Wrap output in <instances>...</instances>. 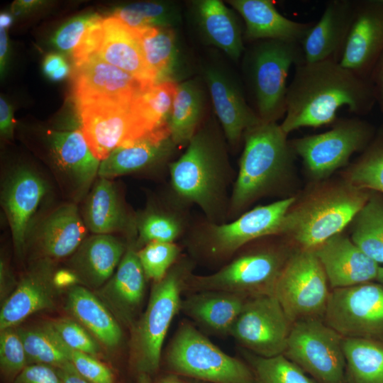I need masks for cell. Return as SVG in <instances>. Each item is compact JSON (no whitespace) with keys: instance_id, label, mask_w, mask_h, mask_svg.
I'll use <instances>...</instances> for the list:
<instances>
[{"instance_id":"6da1fadb","label":"cell","mask_w":383,"mask_h":383,"mask_svg":"<svg viewBox=\"0 0 383 383\" xmlns=\"http://www.w3.org/2000/svg\"><path fill=\"white\" fill-rule=\"evenodd\" d=\"M377 104L370 79L335 60L301 62L288 86L286 110L280 126L288 135L303 127L333 123L344 106L356 115L370 113Z\"/></svg>"},{"instance_id":"7a4b0ae2","label":"cell","mask_w":383,"mask_h":383,"mask_svg":"<svg viewBox=\"0 0 383 383\" xmlns=\"http://www.w3.org/2000/svg\"><path fill=\"white\" fill-rule=\"evenodd\" d=\"M226 139L213 123L200 126L185 152L168 165L171 193L187 206L196 205L209 221L226 222L233 170Z\"/></svg>"},{"instance_id":"3957f363","label":"cell","mask_w":383,"mask_h":383,"mask_svg":"<svg viewBox=\"0 0 383 383\" xmlns=\"http://www.w3.org/2000/svg\"><path fill=\"white\" fill-rule=\"evenodd\" d=\"M277 122L261 121L244 134V148L230 195L228 218L244 213L270 192L285 173L293 149Z\"/></svg>"},{"instance_id":"277c9868","label":"cell","mask_w":383,"mask_h":383,"mask_svg":"<svg viewBox=\"0 0 383 383\" xmlns=\"http://www.w3.org/2000/svg\"><path fill=\"white\" fill-rule=\"evenodd\" d=\"M370 196V191L348 184L321 190L290 209L279 235L289 236L301 250H314L340 234Z\"/></svg>"},{"instance_id":"5b68a950","label":"cell","mask_w":383,"mask_h":383,"mask_svg":"<svg viewBox=\"0 0 383 383\" xmlns=\"http://www.w3.org/2000/svg\"><path fill=\"white\" fill-rule=\"evenodd\" d=\"M253 43L245 53L243 66L255 112L264 122H277L285 114L289 70L304 62L301 45L279 40Z\"/></svg>"},{"instance_id":"8992f818","label":"cell","mask_w":383,"mask_h":383,"mask_svg":"<svg viewBox=\"0 0 383 383\" xmlns=\"http://www.w3.org/2000/svg\"><path fill=\"white\" fill-rule=\"evenodd\" d=\"M192 266L186 258L179 259L154 284L147 308L133 327L132 358L139 373L150 374L159 367L162 344L172 319L181 309V293Z\"/></svg>"},{"instance_id":"52a82bcc","label":"cell","mask_w":383,"mask_h":383,"mask_svg":"<svg viewBox=\"0 0 383 383\" xmlns=\"http://www.w3.org/2000/svg\"><path fill=\"white\" fill-rule=\"evenodd\" d=\"M294 201L290 197L257 206L229 222L217 223L204 219L190 226L188 240L195 249L212 259L231 257L254 240L279 235Z\"/></svg>"},{"instance_id":"ba28073f","label":"cell","mask_w":383,"mask_h":383,"mask_svg":"<svg viewBox=\"0 0 383 383\" xmlns=\"http://www.w3.org/2000/svg\"><path fill=\"white\" fill-rule=\"evenodd\" d=\"M174 372L212 383H255L252 371L188 322L180 324L166 355Z\"/></svg>"},{"instance_id":"9c48e42d","label":"cell","mask_w":383,"mask_h":383,"mask_svg":"<svg viewBox=\"0 0 383 383\" xmlns=\"http://www.w3.org/2000/svg\"><path fill=\"white\" fill-rule=\"evenodd\" d=\"M140 95L125 100L77 104L82 133L99 160L106 159L116 148L130 144L154 131L143 114Z\"/></svg>"},{"instance_id":"30bf717a","label":"cell","mask_w":383,"mask_h":383,"mask_svg":"<svg viewBox=\"0 0 383 383\" xmlns=\"http://www.w3.org/2000/svg\"><path fill=\"white\" fill-rule=\"evenodd\" d=\"M289 257L284 250L274 247L247 252L212 274L190 273L184 289L226 292L248 298L274 294L275 284Z\"/></svg>"},{"instance_id":"8fae6325","label":"cell","mask_w":383,"mask_h":383,"mask_svg":"<svg viewBox=\"0 0 383 383\" xmlns=\"http://www.w3.org/2000/svg\"><path fill=\"white\" fill-rule=\"evenodd\" d=\"M328 286L314 250L300 249L288 257L274 295L292 324L309 318L323 320L330 295Z\"/></svg>"},{"instance_id":"7c38bea8","label":"cell","mask_w":383,"mask_h":383,"mask_svg":"<svg viewBox=\"0 0 383 383\" xmlns=\"http://www.w3.org/2000/svg\"><path fill=\"white\" fill-rule=\"evenodd\" d=\"M283 354L318 383H348L343 337L323 319L294 323Z\"/></svg>"},{"instance_id":"4fadbf2b","label":"cell","mask_w":383,"mask_h":383,"mask_svg":"<svg viewBox=\"0 0 383 383\" xmlns=\"http://www.w3.org/2000/svg\"><path fill=\"white\" fill-rule=\"evenodd\" d=\"M324 133L294 139L290 145L316 178H323L345 165L355 152L365 150L374 135V128L358 118L335 121Z\"/></svg>"},{"instance_id":"5bb4252c","label":"cell","mask_w":383,"mask_h":383,"mask_svg":"<svg viewBox=\"0 0 383 383\" xmlns=\"http://www.w3.org/2000/svg\"><path fill=\"white\" fill-rule=\"evenodd\" d=\"M323 321L343 338L383 340V284L332 289Z\"/></svg>"},{"instance_id":"9a60e30c","label":"cell","mask_w":383,"mask_h":383,"mask_svg":"<svg viewBox=\"0 0 383 383\" xmlns=\"http://www.w3.org/2000/svg\"><path fill=\"white\" fill-rule=\"evenodd\" d=\"M292 323L274 294L249 297L229 334L261 357L283 354Z\"/></svg>"},{"instance_id":"2e32d148","label":"cell","mask_w":383,"mask_h":383,"mask_svg":"<svg viewBox=\"0 0 383 383\" xmlns=\"http://www.w3.org/2000/svg\"><path fill=\"white\" fill-rule=\"evenodd\" d=\"M52 165L60 184L74 201L88 195L101 161L93 155L82 129L48 131Z\"/></svg>"},{"instance_id":"e0dca14e","label":"cell","mask_w":383,"mask_h":383,"mask_svg":"<svg viewBox=\"0 0 383 383\" xmlns=\"http://www.w3.org/2000/svg\"><path fill=\"white\" fill-rule=\"evenodd\" d=\"M48 191V184L42 175L26 166L14 168L4 180L1 202L19 256L26 251L34 216Z\"/></svg>"},{"instance_id":"ac0fdd59","label":"cell","mask_w":383,"mask_h":383,"mask_svg":"<svg viewBox=\"0 0 383 383\" xmlns=\"http://www.w3.org/2000/svg\"><path fill=\"white\" fill-rule=\"evenodd\" d=\"M203 77L223 135L229 145L237 146L246 131L262 121L248 104L236 77L217 62L206 64Z\"/></svg>"},{"instance_id":"d6986e66","label":"cell","mask_w":383,"mask_h":383,"mask_svg":"<svg viewBox=\"0 0 383 383\" xmlns=\"http://www.w3.org/2000/svg\"><path fill=\"white\" fill-rule=\"evenodd\" d=\"M383 51V0L355 1L351 26L338 62L370 79Z\"/></svg>"},{"instance_id":"ffe728a7","label":"cell","mask_w":383,"mask_h":383,"mask_svg":"<svg viewBox=\"0 0 383 383\" xmlns=\"http://www.w3.org/2000/svg\"><path fill=\"white\" fill-rule=\"evenodd\" d=\"M87 230L76 204H62L32 226L26 250L31 248L38 260L65 258L86 239Z\"/></svg>"},{"instance_id":"44dd1931","label":"cell","mask_w":383,"mask_h":383,"mask_svg":"<svg viewBox=\"0 0 383 383\" xmlns=\"http://www.w3.org/2000/svg\"><path fill=\"white\" fill-rule=\"evenodd\" d=\"M154 84L96 56L75 67L74 94L77 104L130 99L140 95Z\"/></svg>"},{"instance_id":"7402d4cb","label":"cell","mask_w":383,"mask_h":383,"mask_svg":"<svg viewBox=\"0 0 383 383\" xmlns=\"http://www.w3.org/2000/svg\"><path fill=\"white\" fill-rule=\"evenodd\" d=\"M54 261L37 260L4 300L0 313V330L16 327L30 315L55 304L57 289Z\"/></svg>"},{"instance_id":"603a6c76","label":"cell","mask_w":383,"mask_h":383,"mask_svg":"<svg viewBox=\"0 0 383 383\" xmlns=\"http://www.w3.org/2000/svg\"><path fill=\"white\" fill-rule=\"evenodd\" d=\"M313 250L332 289L376 280L379 265L358 248L351 238L340 233Z\"/></svg>"},{"instance_id":"cb8c5ba5","label":"cell","mask_w":383,"mask_h":383,"mask_svg":"<svg viewBox=\"0 0 383 383\" xmlns=\"http://www.w3.org/2000/svg\"><path fill=\"white\" fill-rule=\"evenodd\" d=\"M145 274L139 261L134 243L124 253L116 272L96 294L118 321L133 325L143 302Z\"/></svg>"},{"instance_id":"d4e9b609","label":"cell","mask_w":383,"mask_h":383,"mask_svg":"<svg viewBox=\"0 0 383 383\" xmlns=\"http://www.w3.org/2000/svg\"><path fill=\"white\" fill-rule=\"evenodd\" d=\"M177 148L168 126L160 127L130 144L113 150L101 161L98 176L111 179L152 168L168 161Z\"/></svg>"},{"instance_id":"484cf974","label":"cell","mask_w":383,"mask_h":383,"mask_svg":"<svg viewBox=\"0 0 383 383\" xmlns=\"http://www.w3.org/2000/svg\"><path fill=\"white\" fill-rule=\"evenodd\" d=\"M355 1L332 0L301 45L305 62L338 61L353 21Z\"/></svg>"},{"instance_id":"4316f807","label":"cell","mask_w":383,"mask_h":383,"mask_svg":"<svg viewBox=\"0 0 383 383\" xmlns=\"http://www.w3.org/2000/svg\"><path fill=\"white\" fill-rule=\"evenodd\" d=\"M227 2L243 19L244 38L250 42L279 40L301 43L314 23L286 18L270 0H230Z\"/></svg>"},{"instance_id":"83f0119b","label":"cell","mask_w":383,"mask_h":383,"mask_svg":"<svg viewBox=\"0 0 383 383\" xmlns=\"http://www.w3.org/2000/svg\"><path fill=\"white\" fill-rule=\"evenodd\" d=\"M127 248L111 234H94L71 255L69 270L84 287L98 289L113 274Z\"/></svg>"},{"instance_id":"f1b7e54d","label":"cell","mask_w":383,"mask_h":383,"mask_svg":"<svg viewBox=\"0 0 383 383\" xmlns=\"http://www.w3.org/2000/svg\"><path fill=\"white\" fill-rule=\"evenodd\" d=\"M191 11L203 40L233 60L245 51L244 32L235 12L219 0L191 1Z\"/></svg>"},{"instance_id":"f546056e","label":"cell","mask_w":383,"mask_h":383,"mask_svg":"<svg viewBox=\"0 0 383 383\" xmlns=\"http://www.w3.org/2000/svg\"><path fill=\"white\" fill-rule=\"evenodd\" d=\"M83 220L94 234H126L136 238L135 216L124 207L114 184L110 179L99 178L87 196Z\"/></svg>"},{"instance_id":"4dcf8cb0","label":"cell","mask_w":383,"mask_h":383,"mask_svg":"<svg viewBox=\"0 0 383 383\" xmlns=\"http://www.w3.org/2000/svg\"><path fill=\"white\" fill-rule=\"evenodd\" d=\"M67 311L108 349L118 347L123 337L118 321L100 299L84 286L69 288Z\"/></svg>"},{"instance_id":"1f68e13d","label":"cell","mask_w":383,"mask_h":383,"mask_svg":"<svg viewBox=\"0 0 383 383\" xmlns=\"http://www.w3.org/2000/svg\"><path fill=\"white\" fill-rule=\"evenodd\" d=\"M94 56L143 80L156 84L145 63L134 30L111 16L102 21V36Z\"/></svg>"},{"instance_id":"d6a6232c","label":"cell","mask_w":383,"mask_h":383,"mask_svg":"<svg viewBox=\"0 0 383 383\" xmlns=\"http://www.w3.org/2000/svg\"><path fill=\"white\" fill-rule=\"evenodd\" d=\"M248 299L226 292H197L182 301L181 309L204 328L217 333L229 334Z\"/></svg>"},{"instance_id":"836d02e7","label":"cell","mask_w":383,"mask_h":383,"mask_svg":"<svg viewBox=\"0 0 383 383\" xmlns=\"http://www.w3.org/2000/svg\"><path fill=\"white\" fill-rule=\"evenodd\" d=\"M187 207L171 193L165 204L150 205L135 216L136 250L151 242L174 243L187 232L191 226Z\"/></svg>"},{"instance_id":"e575fe53","label":"cell","mask_w":383,"mask_h":383,"mask_svg":"<svg viewBox=\"0 0 383 383\" xmlns=\"http://www.w3.org/2000/svg\"><path fill=\"white\" fill-rule=\"evenodd\" d=\"M133 30L146 67L155 83L177 82L181 62L174 28L150 27Z\"/></svg>"},{"instance_id":"d590c367","label":"cell","mask_w":383,"mask_h":383,"mask_svg":"<svg viewBox=\"0 0 383 383\" xmlns=\"http://www.w3.org/2000/svg\"><path fill=\"white\" fill-rule=\"evenodd\" d=\"M205 93L195 79L178 83L167 126L177 147L187 146L201 126L206 102Z\"/></svg>"},{"instance_id":"8d00e7d4","label":"cell","mask_w":383,"mask_h":383,"mask_svg":"<svg viewBox=\"0 0 383 383\" xmlns=\"http://www.w3.org/2000/svg\"><path fill=\"white\" fill-rule=\"evenodd\" d=\"M348 383H383V340L343 338Z\"/></svg>"},{"instance_id":"74e56055","label":"cell","mask_w":383,"mask_h":383,"mask_svg":"<svg viewBox=\"0 0 383 383\" xmlns=\"http://www.w3.org/2000/svg\"><path fill=\"white\" fill-rule=\"evenodd\" d=\"M354 220L352 241L370 258L383 264V197L371 194Z\"/></svg>"},{"instance_id":"f35d334b","label":"cell","mask_w":383,"mask_h":383,"mask_svg":"<svg viewBox=\"0 0 383 383\" xmlns=\"http://www.w3.org/2000/svg\"><path fill=\"white\" fill-rule=\"evenodd\" d=\"M113 16L133 30L150 27L173 28L181 21L174 2H134L116 9Z\"/></svg>"},{"instance_id":"ab89813d","label":"cell","mask_w":383,"mask_h":383,"mask_svg":"<svg viewBox=\"0 0 383 383\" xmlns=\"http://www.w3.org/2000/svg\"><path fill=\"white\" fill-rule=\"evenodd\" d=\"M17 329L25 348L28 365L42 364L58 369L71 363L58 335L48 322L40 326Z\"/></svg>"},{"instance_id":"60d3db41","label":"cell","mask_w":383,"mask_h":383,"mask_svg":"<svg viewBox=\"0 0 383 383\" xmlns=\"http://www.w3.org/2000/svg\"><path fill=\"white\" fill-rule=\"evenodd\" d=\"M348 172V184L383 194V128Z\"/></svg>"},{"instance_id":"b9f144b4","label":"cell","mask_w":383,"mask_h":383,"mask_svg":"<svg viewBox=\"0 0 383 383\" xmlns=\"http://www.w3.org/2000/svg\"><path fill=\"white\" fill-rule=\"evenodd\" d=\"M255 383H316L284 354L273 357L248 355Z\"/></svg>"},{"instance_id":"7bdbcfd3","label":"cell","mask_w":383,"mask_h":383,"mask_svg":"<svg viewBox=\"0 0 383 383\" xmlns=\"http://www.w3.org/2000/svg\"><path fill=\"white\" fill-rule=\"evenodd\" d=\"M178 83L164 81L156 83L140 96L143 114L152 129L167 126Z\"/></svg>"},{"instance_id":"ee69618b","label":"cell","mask_w":383,"mask_h":383,"mask_svg":"<svg viewBox=\"0 0 383 383\" xmlns=\"http://www.w3.org/2000/svg\"><path fill=\"white\" fill-rule=\"evenodd\" d=\"M180 248L175 243L151 242L137 250L141 266L148 279L161 280L177 262Z\"/></svg>"},{"instance_id":"f6af8a7d","label":"cell","mask_w":383,"mask_h":383,"mask_svg":"<svg viewBox=\"0 0 383 383\" xmlns=\"http://www.w3.org/2000/svg\"><path fill=\"white\" fill-rule=\"evenodd\" d=\"M27 365L26 353L16 327L1 331L0 367L3 376L13 381Z\"/></svg>"},{"instance_id":"bcb514c9","label":"cell","mask_w":383,"mask_h":383,"mask_svg":"<svg viewBox=\"0 0 383 383\" xmlns=\"http://www.w3.org/2000/svg\"><path fill=\"white\" fill-rule=\"evenodd\" d=\"M48 323L60 338L70 348L96 358L101 355V344L74 319L59 318Z\"/></svg>"},{"instance_id":"7dc6e473","label":"cell","mask_w":383,"mask_h":383,"mask_svg":"<svg viewBox=\"0 0 383 383\" xmlns=\"http://www.w3.org/2000/svg\"><path fill=\"white\" fill-rule=\"evenodd\" d=\"M60 340L69 360L80 375L92 383H114L111 370L98 358L72 349Z\"/></svg>"},{"instance_id":"c3c4849f","label":"cell","mask_w":383,"mask_h":383,"mask_svg":"<svg viewBox=\"0 0 383 383\" xmlns=\"http://www.w3.org/2000/svg\"><path fill=\"white\" fill-rule=\"evenodd\" d=\"M101 18L96 13H88L69 21L57 30L52 43L58 50L72 55L88 28Z\"/></svg>"},{"instance_id":"681fc988","label":"cell","mask_w":383,"mask_h":383,"mask_svg":"<svg viewBox=\"0 0 383 383\" xmlns=\"http://www.w3.org/2000/svg\"><path fill=\"white\" fill-rule=\"evenodd\" d=\"M102 21L101 18L88 28L72 53L75 67L96 55L102 36Z\"/></svg>"},{"instance_id":"f907efd6","label":"cell","mask_w":383,"mask_h":383,"mask_svg":"<svg viewBox=\"0 0 383 383\" xmlns=\"http://www.w3.org/2000/svg\"><path fill=\"white\" fill-rule=\"evenodd\" d=\"M13 383H62V381L52 367L30 364L17 375Z\"/></svg>"},{"instance_id":"816d5d0a","label":"cell","mask_w":383,"mask_h":383,"mask_svg":"<svg viewBox=\"0 0 383 383\" xmlns=\"http://www.w3.org/2000/svg\"><path fill=\"white\" fill-rule=\"evenodd\" d=\"M370 80L374 89L377 104L383 113V51L373 67Z\"/></svg>"},{"instance_id":"f5cc1de1","label":"cell","mask_w":383,"mask_h":383,"mask_svg":"<svg viewBox=\"0 0 383 383\" xmlns=\"http://www.w3.org/2000/svg\"><path fill=\"white\" fill-rule=\"evenodd\" d=\"M0 130L1 134L8 139L11 138L13 120L11 106L2 97L0 99Z\"/></svg>"},{"instance_id":"db71d44e","label":"cell","mask_w":383,"mask_h":383,"mask_svg":"<svg viewBox=\"0 0 383 383\" xmlns=\"http://www.w3.org/2000/svg\"><path fill=\"white\" fill-rule=\"evenodd\" d=\"M55 370L62 383H92L80 375L72 363Z\"/></svg>"},{"instance_id":"11a10c76","label":"cell","mask_w":383,"mask_h":383,"mask_svg":"<svg viewBox=\"0 0 383 383\" xmlns=\"http://www.w3.org/2000/svg\"><path fill=\"white\" fill-rule=\"evenodd\" d=\"M65 62L66 61L62 55L49 54L45 57L43 63V72L49 77Z\"/></svg>"},{"instance_id":"9f6ffc18","label":"cell","mask_w":383,"mask_h":383,"mask_svg":"<svg viewBox=\"0 0 383 383\" xmlns=\"http://www.w3.org/2000/svg\"><path fill=\"white\" fill-rule=\"evenodd\" d=\"M54 281L58 289L66 287H72L75 283L79 282L76 276L70 270H60L55 272Z\"/></svg>"},{"instance_id":"6f0895ef","label":"cell","mask_w":383,"mask_h":383,"mask_svg":"<svg viewBox=\"0 0 383 383\" xmlns=\"http://www.w3.org/2000/svg\"><path fill=\"white\" fill-rule=\"evenodd\" d=\"M8 51V39L5 28L0 27V63L1 71L4 70L6 56Z\"/></svg>"},{"instance_id":"680465c9","label":"cell","mask_w":383,"mask_h":383,"mask_svg":"<svg viewBox=\"0 0 383 383\" xmlns=\"http://www.w3.org/2000/svg\"><path fill=\"white\" fill-rule=\"evenodd\" d=\"M41 1L36 0H21L17 1L13 4V11L16 12L17 14L21 13V12H25L30 10L32 8L35 7L37 5L40 4Z\"/></svg>"},{"instance_id":"91938a15","label":"cell","mask_w":383,"mask_h":383,"mask_svg":"<svg viewBox=\"0 0 383 383\" xmlns=\"http://www.w3.org/2000/svg\"><path fill=\"white\" fill-rule=\"evenodd\" d=\"M70 72V67L67 63H64L59 69L55 71L49 78L53 81H60L65 78Z\"/></svg>"},{"instance_id":"94428289","label":"cell","mask_w":383,"mask_h":383,"mask_svg":"<svg viewBox=\"0 0 383 383\" xmlns=\"http://www.w3.org/2000/svg\"><path fill=\"white\" fill-rule=\"evenodd\" d=\"M13 18L9 13H3L0 15V27L8 28L12 23Z\"/></svg>"},{"instance_id":"6125c7cd","label":"cell","mask_w":383,"mask_h":383,"mask_svg":"<svg viewBox=\"0 0 383 383\" xmlns=\"http://www.w3.org/2000/svg\"><path fill=\"white\" fill-rule=\"evenodd\" d=\"M158 383H183L180 380H179L175 377H167L166 378L162 379L160 382Z\"/></svg>"},{"instance_id":"be15d7a7","label":"cell","mask_w":383,"mask_h":383,"mask_svg":"<svg viewBox=\"0 0 383 383\" xmlns=\"http://www.w3.org/2000/svg\"><path fill=\"white\" fill-rule=\"evenodd\" d=\"M138 383H151L148 374L140 373Z\"/></svg>"},{"instance_id":"e7e4bbea","label":"cell","mask_w":383,"mask_h":383,"mask_svg":"<svg viewBox=\"0 0 383 383\" xmlns=\"http://www.w3.org/2000/svg\"><path fill=\"white\" fill-rule=\"evenodd\" d=\"M376 280L383 284V266H379Z\"/></svg>"}]
</instances>
